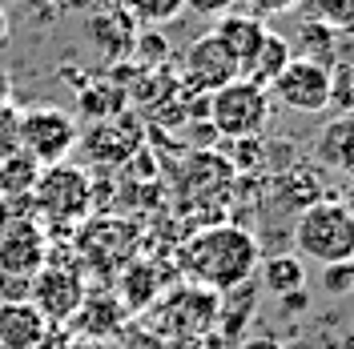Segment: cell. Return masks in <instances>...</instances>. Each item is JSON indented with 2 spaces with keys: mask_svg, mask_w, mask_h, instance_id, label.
<instances>
[{
  "mask_svg": "<svg viewBox=\"0 0 354 349\" xmlns=\"http://www.w3.org/2000/svg\"><path fill=\"white\" fill-rule=\"evenodd\" d=\"M177 273L181 281L205 285L214 293H230L238 285L254 281L258 261H262V245L245 225H205L194 237H185L177 245Z\"/></svg>",
  "mask_w": 354,
  "mask_h": 349,
  "instance_id": "obj_1",
  "label": "cell"
},
{
  "mask_svg": "<svg viewBox=\"0 0 354 349\" xmlns=\"http://www.w3.org/2000/svg\"><path fill=\"white\" fill-rule=\"evenodd\" d=\"M218 317H221V293L194 281H181L161 289L149 301V309H141L133 321L145 333H153L161 346H194L218 326Z\"/></svg>",
  "mask_w": 354,
  "mask_h": 349,
  "instance_id": "obj_2",
  "label": "cell"
},
{
  "mask_svg": "<svg viewBox=\"0 0 354 349\" xmlns=\"http://www.w3.org/2000/svg\"><path fill=\"white\" fill-rule=\"evenodd\" d=\"M294 253L302 261H318L322 269L354 261V217L338 201H314L306 209H298Z\"/></svg>",
  "mask_w": 354,
  "mask_h": 349,
  "instance_id": "obj_3",
  "label": "cell"
},
{
  "mask_svg": "<svg viewBox=\"0 0 354 349\" xmlns=\"http://www.w3.org/2000/svg\"><path fill=\"white\" fill-rule=\"evenodd\" d=\"M205 117H209L218 137L250 141V137L266 132L270 117H274V101H270V92L262 85L238 77V81H230V85H221L218 92L205 97Z\"/></svg>",
  "mask_w": 354,
  "mask_h": 349,
  "instance_id": "obj_4",
  "label": "cell"
},
{
  "mask_svg": "<svg viewBox=\"0 0 354 349\" xmlns=\"http://www.w3.org/2000/svg\"><path fill=\"white\" fill-rule=\"evenodd\" d=\"M32 209L44 225H81L93 209V181L81 165H44L32 185Z\"/></svg>",
  "mask_w": 354,
  "mask_h": 349,
  "instance_id": "obj_5",
  "label": "cell"
},
{
  "mask_svg": "<svg viewBox=\"0 0 354 349\" xmlns=\"http://www.w3.org/2000/svg\"><path fill=\"white\" fill-rule=\"evenodd\" d=\"M17 149L32 157L37 165H61L73 149H77V121L65 109H53V105H37V109H24L17 117Z\"/></svg>",
  "mask_w": 354,
  "mask_h": 349,
  "instance_id": "obj_6",
  "label": "cell"
},
{
  "mask_svg": "<svg viewBox=\"0 0 354 349\" xmlns=\"http://www.w3.org/2000/svg\"><path fill=\"white\" fill-rule=\"evenodd\" d=\"M270 101H278L282 109L294 112H326L330 97V61H314V57H290V65L270 81Z\"/></svg>",
  "mask_w": 354,
  "mask_h": 349,
  "instance_id": "obj_7",
  "label": "cell"
},
{
  "mask_svg": "<svg viewBox=\"0 0 354 349\" xmlns=\"http://www.w3.org/2000/svg\"><path fill=\"white\" fill-rule=\"evenodd\" d=\"M85 273L73 261H48L32 273V289H28V301L44 313L48 326H68V317L77 313V306L85 301Z\"/></svg>",
  "mask_w": 354,
  "mask_h": 349,
  "instance_id": "obj_8",
  "label": "cell"
},
{
  "mask_svg": "<svg viewBox=\"0 0 354 349\" xmlns=\"http://www.w3.org/2000/svg\"><path fill=\"white\" fill-rule=\"evenodd\" d=\"M238 77H242V65L234 61V52L214 32L198 37V41L181 52V81H185V88H194V92H205L209 97L221 85L238 81Z\"/></svg>",
  "mask_w": 354,
  "mask_h": 349,
  "instance_id": "obj_9",
  "label": "cell"
},
{
  "mask_svg": "<svg viewBox=\"0 0 354 349\" xmlns=\"http://www.w3.org/2000/svg\"><path fill=\"white\" fill-rule=\"evenodd\" d=\"M44 261H48V233L37 217L8 221L0 229V269L4 273L32 277Z\"/></svg>",
  "mask_w": 354,
  "mask_h": 349,
  "instance_id": "obj_10",
  "label": "cell"
},
{
  "mask_svg": "<svg viewBox=\"0 0 354 349\" xmlns=\"http://www.w3.org/2000/svg\"><path fill=\"white\" fill-rule=\"evenodd\" d=\"M129 326V309L121 306L117 293H85V301L68 317V337L85 341H117L121 329Z\"/></svg>",
  "mask_w": 354,
  "mask_h": 349,
  "instance_id": "obj_11",
  "label": "cell"
},
{
  "mask_svg": "<svg viewBox=\"0 0 354 349\" xmlns=\"http://www.w3.org/2000/svg\"><path fill=\"white\" fill-rule=\"evenodd\" d=\"M77 145H85V153L93 161H129V153L141 149V125L137 117H105L101 125H93L77 137Z\"/></svg>",
  "mask_w": 354,
  "mask_h": 349,
  "instance_id": "obj_12",
  "label": "cell"
},
{
  "mask_svg": "<svg viewBox=\"0 0 354 349\" xmlns=\"http://www.w3.org/2000/svg\"><path fill=\"white\" fill-rule=\"evenodd\" d=\"M48 329L53 326L32 301H0V346L4 349H32Z\"/></svg>",
  "mask_w": 354,
  "mask_h": 349,
  "instance_id": "obj_13",
  "label": "cell"
},
{
  "mask_svg": "<svg viewBox=\"0 0 354 349\" xmlns=\"http://www.w3.org/2000/svg\"><path fill=\"white\" fill-rule=\"evenodd\" d=\"M266 32H270L266 21L250 17V12H225V17H218V28H214V37L234 52L238 65H245V61L258 52V44L266 41Z\"/></svg>",
  "mask_w": 354,
  "mask_h": 349,
  "instance_id": "obj_14",
  "label": "cell"
},
{
  "mask_svg": "<svg viewBox=\"0 0 354 349\" xmlns=\"http://www.w3.org/2000/svg\"><path fill=\"white\" fill-rule=\"evenodd\" d=\"M314 157H318V165H326V169L342 177L354 173V112L351 117H334L322 129L318 145H314Z\"/></svg>",
  "mask_w": 354,
  "mask_h": 349,
  "instance_id": "obj_15",
  "label": "cell"
},
{
  "mask_svg": "<svg viewBox=\"0 0 354 349\" xmlns=\"http://www.w3.org/2000/svg\"><path fill=\"white\" fill-rule=\"evenodd\" d=\"M290 57H294V44H290L282 32H274V28H270V32H266V41L258 44V52L242 65V77H245V81H254V85L270 88V81L290 65Z\"/></svg>",
  "mask_w": 354,
  "mask_h": 349,
  "instance_id": "obj_16",
  "label": "cell"
},
{
  "mask_svg": "<svg viewBox=\"0 0 354 349\" xmlns=\"http://www.w3.org/2000/svg\"><path fill=\"white\" fill-rule=\"evenodd\" d=\"M165 285L157 277V269L149 261H133L125 265V273H121V285H117V297H121V306L129 309V317H137L141 309H149L157 293H161Z\"/></svg>",
  "mask_w": 354,
  "mask_h": 349,
  "instance_id": "obj_17",
  "label": "cell"
},
{
  "mask_svg": "<svg viewBox=\"0 0 354 349\" xmlns=\"http://www.w3.org/2000/svg\"><path fill=\"white\" fill-rule=\"evenodd\" d=\"M258 269H262V285L278 297L306 289V261L298 253H270L266 261H258Z\"/></svg>",
  "mask_w": 354,
  "mask_h": 349,
  "instance_id": "obj_18",
  "label": "cell"
},
{
  "mask_svg": "<svg viewBox=\"0 0 354 349\" xmlns=\"http://www.w3.org/2000/svg\"><path fill=\"white\" fill-rule=\"evenodd\" d=\"M37 177H41V165L24 153V149L12 145V149H4V153H0V193H8V197L32 193Z\"/></svg>",
  "mask_w": 354,
  "mask_h": 349,
  "instance_id": "obj_19",
  "label": "cell"
},
{
  "mask_svg": "<svg viewBox=\"0 0 354 349\" xmlns=\"http://www.w3.org/2000/svg\"><path fill=\"white\" fill-rule=\"evenodd\" d=\"M334 44H338V32H334L326 21H318V17H306V21L298 24V37H294V52H298V57L334 61V57H338V52H334Z\"/></svg>",
  "mask_w": 354,
  "mask_h": 349,
  "instance_id": "obj_20",
  "label": "cell"
},
{
  "mask_svg": "<svg viewBox=\"0 0 354 349\" xmlns=\"http://www.w3.org/2000/svg\"><path fill=\"white\" fill-rule=\"evenodd\" d=\"M121 12L141 28H165L185 12V0H121Z\"/></svg>",
  "mask_w": 354,
  "mask_h": 349,
  "instance_id": "obj_21",
  "label": "cell"
},
{
  "mask_svg": "<svg viewBox=\"0 0 354 349\" xmlns=\"http://www.w3.org/2000/svg\"><path fill=\"white\" fill-rule=\"evenodd\" d=\"M326 109L334 117H351L354 112V61H342V57L330 61V97H326Z\"/></svg>",
  "mask_w": 354,
  "mask_h": 349,
  "instance_id": "obj_22",
  "label": "cell"
},
{
  "mask_svg": "<svg viewBox=\"0 0 354 349\" xmlns=\"http://www.w3.org/2000/svg\"><path fill=\"white\" fill-rule=\"evenodd\" d=\"M314 17L326 21L338 37H354V0H310Z\"/></svg>",
  "mask_w": 354,
  "mask_h": 349,
  "instance_id": "obj_23",
  "label": "cell"
},
{
  "mask_svg": "<svg viewBox=\"0 0 354 349\" xmlns=\"http://www.w3.org/2000/svg\"><path fill=\"white\" fill-rule=\"evenodd\" d=\"M298 4H302V0H245V12L258 17V21H266V17H282V12L298 8Z\"/></svg>",
  "mask_w": 354,
  "mask_h": 349,
  "instance_id": "obj_24",
  "label": "cell"
},
{
  "mask_svg": "<svg viewBox=\"0 0 354 349\" xmlns=\"http://www.w3.org/2000/svg\"><path fill=\"white\" fill-rule=\"evenodd\" d=\"M234 4H238V0H185V12L205 17V21H218L225 12H234Z\"/></svg>",
  "mask_w": 354,
  "mask_h": 349,
  "instance_id": "obj_25",
  "label": "cell"
},
{
  "mask_svg": "<svg viewBox=\"0 0 354 349\" xmlns=\"http://www.w3.org/2000/svg\"><path fill=\"white\" fill-rule=\"evenodd\" d=\"M326 289H330V293H346V289H354V261L326 265Z\"/></svg>",
  "mask_w": 354,
  "mask_h": 349,
  "instance_id": "obj_26",
  "label": "cell"
},
{
  "mask_svg": "<svg viewBox=\"0 0 354 349\" xmlns=\"http://www.w3.org/2000/svg\"><path fill=\"white\" fill-rule=\"evenodd\" d=\"M169 52V44L161 41V32L157 28H145V37L137 41V57H165Z\"/></svg>",
  "mask_w": 354,
  "mask_h": 349,
  "instance_id": "obj_27",
  "label": "cell"
},
{
  "mask_svg": "<svg viewBox=\"0 0 354 349\" xmlns=\"http://www.w3.org/2000/svg\"><path fill=\"white\" fill-rule=\"evenodd\" d=\"M32 349H68V329L65 326H53Z\"/></svg>",
  "mask_w": 354,
  "mask_h": 349,
  "instance_id": "obj_28",
  "label": "cell"
},
{
  "mask_svg": "<svg viewBox=\"0 0 354 349\" xmlns=\"http://www.w3.org/2000/svg\"><path fill=\"white\" fill-rule=\"evenodd\" d=\"M334 201H338V205H342V209H346V213L354 217V173L346 177V185H342V193L334 197Z\"/></svg>",
  "mask_w": 354,
  "mask_h": 349,
  "instance_id": "obj_29",
  "label": "cell"
},
{
  "mask_svg": "<svg viewBox=\"0 0 354 349\" xmlns=\"http://www.w3.org/2000/svg\"><path fill=\"white\" fill-rule=\"evenodd\" d=\"M8 37V17H4V8H0V41Z\"/></svg>",
  "mask_w": 354,
  "mask_h": 349,
  "instance_id": "obj_30",
  "label": "cell"
},
{
  "mask_svg": "<svg viewBox=\"0 0 354 349\" xmlns=\"http://www.w3.org/2000/svg\"><path fill=\"white\" fill-rule=\"evenodd\" d=\"M185 349H209V346H205V341H194V346H185Z\"/></svg>",
  "mask_w": 354,
  "mask_h": 349,
  "instance_id": "obj_31",
  "label": "cell"
},
{
  "mask_svg": "<svg viewBox=\"0 0 354 349\" xmlns=\"http://www.w3.org/2000/svg\"><path fill=\"white\" fill-rule=\"evenodd\" d=\"M0 349H4V346H0Z\"/></svg>",
  "mask_w": 354,
  "mask_h": 349,
  "instance_id": "obj_32",
  "label": "cell"
},
{
  "mask_svg": "<svg viewBox=\"0 0 354 349\" xmlns=\"http://www.w3.org/2000/svg\"><path fill=\"white\" fill-rule=\"evenodd\" d=\"M351 349H354V346H351Z\"/></svg>",
  "mask_w": 354,
  "mask_h": 349,
  "instance_id": "obj_33",
  "label": "cell"
}]
</instances>
